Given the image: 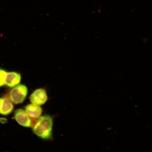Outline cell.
<instances>
[{
    "mask_svg": "<svg viewBox=\"0 0 152 152\" xmlns=\"http://www.w3.org/2000/svg\"><path fill=\"white\" fill-rule=\"evenodd\" d=\"M7 72L5 70L0 69V87L5 84L6 77Z\"/></svg>",
    "mask_w": 152,
    "mask_h": 152,
    "instance_id": "ba28073f",
    "label": "cell"
},
{
    "mask_svg": "<svg viewBox=\"0 0 152 152\" xmlns=\"http://www.w3.org/2000/svg\"><path fill=\"white\" fill-rule=\"evenodd\" d=\"M15 118L19 124L25 127L33 126V122L26 111L22 109L17 110L14 113Z\"/></svg>",
    "mask_w": 152,
    "mask_h": 152,
    "instance_id": "277c9868",
    "label": "cell"
},
{
    "mask_svg": "<svg viewBox=\"0 0 152 152\" xmlns=\"http://www.w3.org/2000/svg\"><path fill=\"white\" fill-rule=\"evenodd\" d=\"M54 118L52 115L41 116L34 125L33 130L36 135L42 139L50 140L53 139Z\"/></svg>",
    "mask_w": 152,
    "mask_h": 152,
    "instance_id": "6da1fadb",
    "label": "cell"
},
{
    "mask_svg": "<svg viewBox=\"0 0 152 152\" xmlns=\"http://www.w3.org/2000/svg\"><path fill=\"white\" fill-rule=\"evenodd\" d=\"M28 94V88L25 86L19 85L14 87L9 94V99L12 103L18 104L22 103Z\"/></svg>",
    "mask_w": 152,
    "mask_h": 152,
    "instance_id": "7a4b0ae2",
    "label": "cell"
},
{
    "mask_svg": "<svg viewBox=\"0 0 152 152\" xmlns=\"http://www.w3.org/2000/svg\"><path fill=\"white\" fill-rule=\"evenodd\" d=\"M25 110L28 116L35 119H39L43 112L42 108L40 106L33 104L26 106Z\"/></svg>",
    "mask_w": 152,
    "mask_h": 152,
    "instance_id": "52a82bcc",
    "label": "cell"
},
{
    "mask_svg": "<svg viewBox=\"0 0 152 152\" xmlns=\"http://www.w3.org/2000/svg\"><path fill=\"white\" fill-rule=\"evenodd\" d=\"M0 122L2 124H5L7 122V119L4 118H0Z\"/></svg>",
    "mask_w": 152,
    "mask_h": 152,
    "instance_id": "9c48e42d",
    "label": "cell"
},
{
    "mask_svg": "<svg viewBox=\"0 0 152 152\" xmlns=\"http://www.w3.org/2000/svg\"><path fill=\"white\" fill-rule=\"evenodd\" d=\"M31 103L39 106L43 105L48 100V96L45 89H37L32 93L30 97Z\"/></svg>",
    "mask_w": 152,
    "mask_h": 152,
    "instance_id": "3957f363",
    "label": "cell"
},
{
    "mask_svg": "<svg viewBox=\"0 0 152 152\" xmlns=\"http://www.w3.org/2000/svg\"><path fill=\"white\" fill-rule=\"evenodd\" d=\"M14 110L12 102L6 97L0 98V114L7 115L10 113Z\"/></svg>",
    "mask_w": 152,
    "mask_h": 152,
    "instance_id": "8992f818",
    "label": "cell"
},
{
    "mask_svg": "<svg viewBox=\"0 0 152 152\" xmlns=\"http://www.w3.org/2000/svg\"><path fill=\"white\" fill-rule=\"evenodd\" d=\"M21 75L15 72H9L7 73L5 84L10 87L16 86L20 83L21 80Z\"/></svg>",
    "mask_w": 152,
    "mask_h": 152,
    "instance_id": "5b68a950",
    "label": "cell"
}]
</instances>
